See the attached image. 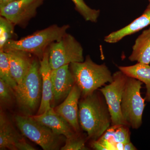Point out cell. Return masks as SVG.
I'll list each match as a JSON object with an SVG mask.
<instances>
[{"mask_svg": "<svg viewBox=\"0 0 150 150\" xmlns=\"http://www.w3.org/2000/svg\"><path fill=\"white\" fill-rule=\"evenodd\" d=\"M84 61L82 46L72 35L67 33L49 47V61L52 70Z\"/></svg>", "mask_w": 150, "mask_h": 150, "instance_id": "52a82bcc", "label": "cell"}, {"mask_svg": "<svg viewBox=\"0 0 150 150\" xmlns=\"http://www.w3.org/2000/svg\"><path fill=\"white\" fill-rule=\"evenodd\" d=\"M76 133L69 138H66L65 144L61 148L62 150H87L88 148L86 146V139Z\"/></svg>", "mask_w": 150, "mask_h": 150, "instance_id": "603a6c76", "label": "cell"}, {"mask_svg": "<svg viewBox=\"0 0 150 150\" xmlns=\"http://www.w3.org/2000/svg\"><path fill=\"white\" fill-rule=\"evenodd\" d=\"M149 4H150V0H149Z\"/></svg>", "mask_w": 150, "mask_h": 150, "instance_id": "484cf974", "label": "cell"}, {"mask_svg": "<svg viewBox=\"0 0 150 150\" xmlns=\"http://www.w3.org/2000/svg\"><path fill=\"white\" fill-rule=\"evenodd\" d=\"M75 5V9L82 16L86 21L96 23L100 14L99 10L89 7L83 0H71Z\"/></svg>", "mask_w": 150, "mask_h": 150, "instance_id": "44dd1931", "label": "cell"}, {"mask_svg": "<svg viewBox=\"0 0 150 150\" xmlns=\"http://www.w3.org/2000/svg\"><path fill=\"white\" fill-rule=\"evenodd\" d=\"M70 69L75 83L81 91L82 96L92 93L113 80V76L106 65L94 63L89 55L83 62L70 64Z\"/></svg>", "mask_w": 150, "mask_h": 150, "instance_id": "7a4b0ae2", "label": "cell"}, {"mask_svg": "<svg viewBox=\"0 0 150 150\" xmlns=\"http://www.w3.org/2000/svg\"><path fill=\"white\" fill-rule=\"evenodd\" d=\"M0 79L16 90L18 84L11 74L7 54L2 50H0Z\"/></svg>", "mask_w": 150, "mask_h": 150, "instance_id": "ffe728a7", "label": "cell"}, {"mask_svg": "<svg viewBox=\"0 0 150 150\" xmlns=\"http://www.w3.org/2000/svg\"><path fill=\"white\" fill-rule=\"evenodd\" d=\"M32 116L39 123L51 129L56 135L69 138L76 133L69 123L55 111L54 108L51 107L42 114Z\"/></svg>", "mask_w": 150, "mask_h": 150, "instance_id": "5bb4252c", "label": "cell"}, {"mask_svg": "<svg viewBox=\"0 0 150 150\" xmlns=\"http://www.w3.org/2000/svg\"><path fill=\"white\" fill-rule=\"evenodd\" d=\"M82 97L79 104L80 126L86 132L88 139L96 141L111 125L110 111L100 91L96 90Z\"/></svg>", "mask_w": 150, "mask_h": 150, "instance_id": "6da1fadb", "label": "cell"}, {"mask_svg": "<svg viewBox=\"0 0 150 150\" xmlns=\"http://www.w3.org/2000/svg\"><path fill=\"white\" fill-rule=\"evenodd\" d=\"M51 80L53 97L51 105L54 108L67 97L76 83L69 65L52 70Z\"/></svg>", "mask_w": 150, "mask_h": 150, "instance_id": "30bf717a", "label": "cell"}, {"mask_svg": "<svg viewBox=\"0 0 150 150\" xmlns=\"http://www.w3.org/2000/svg\"><path fill=\"white\" fill-rule=\"evenodd\" d=\"M7 56L13 77L18 85L22 82L32 65L31 54L21 50L5 51Z\"/></svg>", "mask_w": 150, "mask_h": 150, "instance_id": "9a60e30c", "label": "cell"}, {"mask_svg": "<svg viewBox=\"0 0 150 150\" xmlns=\"http://www.w3.org/2000/svg\"><path fill=\"white\" fill-rule=\"evenodd\" d=\"M14 25L4 17H0V50H2L6 43L11 40L13 35Z\"/></svg>", "mask_w": 150, "mask_h": 150, "instance_id": "7402d4cb", "label": "cell"}, {"mask_svg": "<svg viewBox=\"0 0 150 150\" xmlns=\"http://www.w3.org/2000/svg\"><path fill=\"white\" fill-rule=\"evenodd\" d=\"M119 70L130 77L139 80L145 84L146 92L145 101L150 102V66L137 63L133 66L118 67Z\"/></svg>", "mask_w": 150, "mask_h": 150, "instance_id": "d6986e66", "label": "cell"}, {"mask_svg": "<svg viewBox=\"0 0 150 150\" xmlns=\"http://www.w3.org/2000/svg\"><path fill=\"white\" fill-rule=\"evenodd\" d=\"M35 150L13 128L3 111L0 114V150Z\"/></svg>", "mask_w": 150, "mask_h": 150, "instance_id": "8fae6325", "label": "cell"}, {"mask_svg": "<svg viewBox=\"0 0 150 150\" xmlns=\"http://www.w3.org/2000/svg\"><path fill=\"white\" fill-rule=\"evenodd\" d=\"M40 67V62L33 59L28 73L14 91L19 109L23 115L33 116L39 109L42 94Z\"/></svg>", "mask_w": 150, "mask_h": 150, "instance_id": "3957f363", "label": "cell"}, {"mask_svg": "<svg viewBox=\"0 0 150 150\" xmlns=\"http://www.w3.org/2000/svg\"><path fill=\"white\" fill-rule=\"evenodd\" d=\"M14 119L22 134L43 150L60 149L62 136L56 135L47 126L35 120L32 116L16 115Z\"/></svg>", "mask_w": 150, "mask_h": 150, "instance_id": "8992f818", "label": "cell"}, {"mask_svg": "<svg viewBox=\"0 0 150 150\" xmlns=\"http://www.w3.org/2000/svg\"><path fill=\"white\" fill-rule=\"evenodd\" d=\"M18 1V0H0V8L3 7L11 3Z\"/></svg>", "mask_w": 150, "mask_h": 150, "instance_id": "d4e9b609", "label": "cell"}, {"mask_svg": "<svg viewBox=\"0 0 150 150\" xmlns=\"http://www.w3.org/2000/svg\"><path fill=\"white\" fill-rule=\"evenodd\" d=\"M112 76L111 82L98 90L104 96L108 106L111 115V125L129 126L123 119L121 111L123 90L128 76L120 70L114 73Z\"/></svg>", "mask_w": 150, "mask_h": 150, "instance_id": "ba28073f", "label": "cell"}, {"mask_svg": "<svg viewBox=\"0 0 150 150\" xmlns=\"http://www.w3.org/2000/svg\"><path fill=\"white\" fill-rule=\"evenodd\" d=\"M143 83L128 76L123 90L121 111L123 119L132 129H139L142 124V116L145 107L144 98L141 96Z\"/></svg>", "mask_w": 150, "mask_h": 150, "instance_id": "5b68a950", "label": "cell"}, {"mask_svg": "<svg viewBox=\"0 0 150 150\" xmlns=\"http://www.w3.org/2000/svg\"><path fill=\"white\" fill-rule=\"evenodd\" d=\"M150 25V4L141 16L125 27L106 35L104 38V41L109 43H117L126 36L139 32Z\"/></svg>", "mask_w": 150, "mask_h": 150, "instance_id": "e0dca14e", "label": "cell"}, {"mask_svg": "<svg viewBox=\"0 0 150 150\" xmlns=\"http://www.w3.org/2000/svg\"><path fill=\"white\" fill-rule=\"evenodd\" d=\"M129 59L131 62L150 64V28L142 32L135 40Z\"/></svg>", "mask_w": 150, "mask_h": 150, "instance_id": "ac0fdd59", "label": "cell"}, {"mask_svg": "<svg viewBox=\"0 0 150 150\" xmlns=\"http://www.w3.org/2000/svg\"><path fill=\"white\" fill-rule=\"evenodd\" d=\"M16 99L15 93L13 89L0 79V102L1 105L8 106L11 105Z\"/></svg>", "mask_w": 150, "mask_h": 150, "instance_id": "cb8c5ba5", "label": "cell"}, {"mask_svg": "<svg viewBox=\"0 0 150 150\" xmlns=\"http://www.w3.org/2000/svg\"><path fill=\"white\" fill-rule=\"evenodd\" d=\"M49 47L46 49L43 58L40 61V71L42 78V94L41 102L36 115L42 114L51 107L53 97L51 80L52 69L49 63Z\"/></svg>", "mask_w": 150, "mask_h": 150, "instance_id": "2e32d148", "label": "cell"}, {"mask_svg": "<svg viewBox=\"0 0 150 150\" xmlns=\"http://www.w3.org/2000/svg\"><path fill=\"white\" fill-rule=\"evenodd\" d=\"M81 91L75 84L63 102L54 108L57 113L64 118L76 133L80 131L79 120V104Z\"/></svg>", "mask_w": 150, "mask_h": 150, "instance_id": "7c38bea8", "label": "cell"}, {"mask_svg": "<svg viewBox=\"0 0 150 150\" xmlns=\"http://www.w3.org/2000/svg\"><path fill=\"white\" fill-rule=\"evenodd\" d=\"M69 27V25H53L20 40H8L2 51L21 50L33 54L40 60L46 49L52 43L60 40Z\"/></svg>", "mask_w": 150, "mask_h": 150, "instance_id": "277c9868", "label": "cell"}, {"mask_svg": "<svg viewBox=\"0 0 150 150\" xmlns=\"http://www.w3.org/2000/svg\"><path fill=\"white\" fill-rule=\"evenodd\" d=\"M44 0H18L0 8L1 16L14 25L23 26L34 17Z\"/></svg>", "mask_w": 150, "mask_h": 150, "instance_id": "9c48e42d", "label": "cell"}, {"mask_svg": "<svg viewBox=\"0 0 150 150\" xmlns=\"http://www.w3.org/2000/svg\"><path fill=\"white\" fill-rule=\"evenodd\" d=\"M129 127L123 124L111 125L99 139L92 141V147L98 150H113L116 144L131 142Z\"/></svg>", "mask_w": 150, "mask_h": 150, "instance_id": "4fadbf2b", "label": "cell"}]
</instances>
